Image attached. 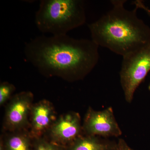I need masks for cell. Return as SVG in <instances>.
Instances as JSON below:
<instances>
[{
	"instance_id": "5b68a950",
	"label": "cell",
	"mask_w": 150,
	"mask_h": 150,
	"mask_svg": "<svg viewBox=\"0 0 150 150\" xmlns=\"http://www.w3.org/2000/svg\"><path fill=\"white\" fill-rule=\"evenodd\" d=\"M83 126L86 132L91 136L117 137L122 134L110 107L99 111L89 109Z\"/></svg>"
},
{
	"instance_id": "5bb4252c",
	"label": "cell",
	"mask_w": 150,
	"mask_h": 150,
	"mask_svg": "<svg viewBox=\"0 0 150 150\" xmlns=\"http://www.w3.org/2000/svg\"><path fill=\"white\" fill-rule=\"evenodd\" d=\"M116 150H132L123 140H120Z\"/></svg>"
},
{
	"instance_id": "52a82bcc",
	"label": "cell",
	"mask_w": 150,
	"mask_h": 150,
	"mask_svg": "<svg viewBox=\"0 0 150 150\" xmlns=\"http://www.w3.org/2000/svg\"><path fill=\"white\" fill-rule=\"evenodd\" d=\"M50 129V136L54 143L71 144L79 137L80 116L77 112H68L55 121Z\"/></svg>"
},
{
	"instance_id": "8992f818",
	"label": "cell",
	"mask_w": 150,
	"mask_h": 150,
	"mask_svg": "<svg viewBox=\"0 0 150 150\" xmlns=\"http://www.w3.org/2000/svg\"><path fill=\"white\" fill-rule=\"evenodd\" d=\"M33 95L30 91L21 92L12 98L6 110L4 126L11 131L23 128L31 112Z\"/></svg>"
},
{
	"instance_id": "30bf717a",
	"label": "cell",
	"mask_w": 150,
	"mask_h": 150,
	"mask_svg": "<svg viewBox=\"0 0 150 150\" xmlns=\"http://www.w3.org/2000/svg\"><path fill=\"white\" fill-rule=\"evenodd\" d=\"M4 147L6 150H30L29 137L21 133L12 134L6 140Z\"/></svg>"
},
{
	"instance_id": "277c9868",
	"label": "cell",
	"mask_w": 150,
	"mask_h": 150,
	"mask_svg": "<svg viewBox=\"0 0 150 150\" xmlns=\"http://www.w3.org/2000/svg\"><path fill=\"white\" fill-rule=\"evenodd\" d=\"M150 71V44L123 56L120 79L128 102Z\"/></svg>"
},
{
	"instance_id": "8fae6325",
	"label": "cell",
	"mask_w": 150,
	"mask_h": 150,
	"mask_svg": "<svg viewBox=\"0 0 150 150\" xmlns=\"http://www.w3.org/2000/svg\"><path fill=\"white\" fill-rule=\"evenodd\" d=\"M16 88L13 85L4 82L0 85V105L4 104L11 96Z\"/></svg>"
},
{
	"instance_id": "3957f363",
	"label": "cell",
	"mask_w": 150,
	"mask_h": 150,
	"mask_svg": "<svg viewBox=\"0 0 150 150\" xmlns=\"http://www.w3.org/2000/svg\"><path fill=\"white\" fill-rule=\"evenodd\" d=\"M82 0H42L35 12V23L43 34L67 35L86 22Z\"/></svg>"
},
{
	"instance_id": "7a4b0ae2",
	"label": "cell",
	"mask_w": 150,
	"mask_h": 150,
	"mask_svg": "<svg viewBox=\"0 0 150 150\" xmlns=\"http://www.w3.org/2000/svg\"><path fill=\"white\" fill-rule=\"evenodd\" d=\"M112 8L88 24L91 40L122 56L150 44V28L137 16L138 8L124 7L126 0L110 1Z\"/></svg>"
},
{
	"instance_id": "4fadbf2b",
	"label": "cell",
	"mask_w": 150,
	"mask_h": 150,
	"mask_svg": "<svg viewBox=\"0 0 150 150\" xmlns=\"http://www.w3.org/2000/svg\"><path fill=\"white\" fill-rule=\"evenodd\" d=\"M133 4L135 5L137 8L144 10L148 14V15L150 17V8L145 5L143 1L137 0V1H134L133 2Z\"/></svg>"
},
{
	"instance_id": "9c48e42d",
	"label": "cell",
	"mask_w": 150,
	"mask_h": 150,
	"mask_svg": "<svg viewBox=\"0 0 150 150\" xmlns=\"http://www.w3.org/2000/svg\"><path fill=\"white\" fill-rule=\"evenodd\" d=\"M107 145L94 137H78L71 144L69 150H107Z\"/></svg>"
},
{
	"instance_id": "7c38bea8",
	"label": "cell",
	"mask_w": 150,
	"mask_h": 150,
	"mask_svg": "<svg viewBox=\"0 0 150 150\" xmlns=\"http://www.w3.org/2000/svg\"><path fill=\"white\" fill-rule=\"evenodd\" d=\"M34 150H64L62 147L54 143H50L46 140L38 139Z\"/></svg>"
},
{
	"instance_id": "9a60e30c",
	"label": "cell",
	"mask_w": 150,
	"mask_h": 150,
	"mask_svg": "<svg viewBox=\"0 0 150 150\" xmlns=\"http://www.w3.org/2000/svg\"><path fill=\"white\" fill-rule=\"evenodd\" d=\"M0 150H6L5 149L4 146L3 145V143L1 142V145H0Z\"/></svg>"
},
{
	"instance_id": "ba28073f",
	"label": "cell",
	"mask_w": 150,
	"mask_h": 150,
	"mask_svg": "<svg viewBox=\"0 0 150 150\" xmlns=\"http://www.w3.org/2000/svg\"><path fill=\"white\" fill-rule=\"evenodd\" d=\"M30 113V135L31 137L39 139L55 122L54 107L49 101L43 100L32 106Z\"/></svg>"
},
{
	"instance_id": "6da1fadb",
	"label": "cell",
	"mask_w": 150,
	"mask_h": 150,
	"mask_svg": "<svg viewBox=\"0 0 150 150\" xmlns=\"http://www.w3.org/2000/svg\"><path fill=\"white\" fill-rule=\"evenodd\" d=\"M98 48L91 39L43 34L26 43L24 53L41 74L73 81L84 77L96 66Z\"/></svg>"
},
{
	"instance_id": "2e32d148",
	"label": "cell",
	"mask_w": 150,
	"mask_h": 150,
	"mask_svg": "<svg viewBox=\"0 0 150 150\" xmlns=\"http://www.w3.org/2000/svg\"><path fill=\"white\" fill-rule=\"evenodd\" d=\"M149 90L150 91V83L149 84Z\"/></svg>"
}]
</instances>
